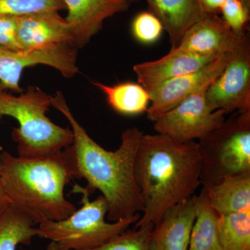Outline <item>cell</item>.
<instances>
[{
	"mask_svg": "<svg viewBox=\"0 0 250 250\" xmlns=\"http://www.w3.org/2000/svg\"><path fill=\"white\" fill-rule=\"evenodd\" d=\"M51 106L62 113L71 126L73 141L62 151L72 179H83L90 194L99 190L108 205L106 217L115 222L143 211L142 197L134 177V163L143 135L136 126L122 134L116 151L100 146L77 121L63 94L50 96Z\"/></svg>",
	"mask_w": 250,
	"mask_h": 250,
	"instance_id": "obj_1",
	"label": "cell"
},
{
	"mask_svg": "<svg viewBox=\"0 0 250 250\" xmlns=\"http://www.w3.org/2000/svg\"><path fill=\"white\" fill-rule=\"evenodd\" d=\"M198 143H179L160 134H143L134 177L144 209L134 228L155 225L167 208L193 196L201 185Z\"/></svg>",
	"mask_w": 250,
	"mask_h": 250,
	"instance_id": "obj_2",
	"label": "cell"
},
{
	"mask_svg": "<svg viewBox=\"0 0 250 250\" xmlns=\"http://www.w3.org/2000/svg\"><path fill=\"white\" fill-rule=\"evenodd\" d=\"M71 179L62 152L31 158L0 154V182L11 205L36 225L63 220L77 210L64 193Z\"/></svg>",
	"mask_w": 250,
	"mask_h": 250,
	"instance_id": "obj_3",
	"label": "cell"
},
{
	"mask_svg": "<svg viewBox=\"0 0 250 250\" xmlns=\"http://www.w3.org/2000/svg\"><path fill=\"white\" fill-rule=\"evenodd\" d=\"M50 95L36 86L18 96L0 86V120L9 116L19 126L12 131L18 156L41 157L59 154L73 141L70 128L56 125L47 117Z\"/></svg>",
	"mask_w": 250,
	"mask_h": 250,
	"instance_id": "obj_4",
	"label": "cell"
},
{
	"mask_svg": "<svg viewBox=\"0 0 250 250\" xmlns=\"http://www.w3.org/2000/svg\"><path fill=\"white\" fill-rule=\"evenodd\" d=\"M72 192L82 194V207L59 221L45 220L36 227L37 236L59 243L68 250L93 249L111 241L137 223L141 214L115 222L106 221L108 205L103 195L90 200L91 194L78 184Z\"/></svg>",
	"mask_w": 250,
	"mask_h": 250,
	"instance_id": "obj_5",
	"label": "cell"
},
{
	"mask_svg": "<svg viewBox=\"0 0 250 250\" xmlns=\"http://www.w3.org/2000/svg\"><path fill=\"white\" fill-rule=\"evenodd\" d=\"M201 185L209 188L231 176L250 172V110L233 112L198 143Z\"/></svg>",
	"mask_w": 250,
	"mask_h": 250,
	"instance_id": "obj_6",
	"label": "cell"
},
{
	"mask_svg": "<svg viewBox=\"0 0 250 250\" xmlns=\"http://www.w3.org/2000/svg\"><path fill=\"white\" fill-rule=\"evenodd\" d=\"M206 100L212 111L226 114L250 110L249 31L241 36L223 72L208 85Z\"/></svg>",
	"mask_w": 250,
	"mask_h": 250,
	"instance_id": "obj_7",
	"label": "cell"
},
{
	"mask_svg": "<svg viewBox=\"0 0 250 250\" xmlns=\"http://www.w3.org/2000/svg\"><path fill=\"white\" fill-rule=\"evenodd\" d=\"M209 85L195 92L154 122L156 132L177 142L187 143L200 141L218 128L226 119L227 114L220 110L212 111L208 106L206 92Z\"/></svg>",
	"mask_w": 250,
	"mask_h": 250,
	"instance_id": "obj_8",
	"label": "cell"
},
{
	"mask_svg": "<svg viewBox=\"0 0 250 250\" xmlns=\"http://www.w3.org/2000/svg\"><path fill=\"white\" fill-rule=\"evenodd\" d=\"M229 56V53L224 54L200 70L174 77L159 85L149 93L147 119L154 123L192 94L209 85L223 72Z\"/></svg>",
	"mask_w": 250,
	"mask_h": 250,
	"instance_id": "obj_9",
	"label": "cell"
},
{
	"mask_svg": "<svg viewBox=\"0 0 250 250\" xmlns=\"http://www.w3.org/2000/svg\"><path fill=\"white\" fill-rule=\"evenodd\" d=\"M17 39L20 49L24 52L66 44L75 46L70 24L57 11L18 17Z\"/></svg>",
	"mask_w": 250,
	"mask_h": 250,
	"instance_id": "obj_10",
	"label": "cell"
},
{
	"mask_svg": "<svg viewBox=\"0 0 250 250\" xmlns=\"http://www.w3.org/2000/svg\"><path fill=\"white\" fill-rule=\"evenodd\" d=\"M134 0H62L65 19L72 28L74 45L81 48L103 29L104 22L127 11Z\"/></svg>",
	"mask_w": 250,
	"mask_h": 250,
	"instance_id": "obj_11",
	"label": "cell"
},
{
	"mask_svg": "<svg viewBox=\"0 0 250 250\" xmlns=\"http://www.w3.org/2000/svg\"><path fill=\"white\" fill-rule=\"evenodd\" d=\"M220 57L197 55L171 47L170 52L161 58L136 64L133 69L138 83L150 93L164 82L200 70Z\"/></svg>",
	"mask_w": 250,
	"mask_h": 250,
	"instance_id": "obj_12",
	"label": "cell"
},
{
	"mask_svg": "<svg viewBox=\"0 0 250 250\" xmlns=\"http://www.w3.org/2000/svg\"><path fill=\"white\" fill-rule=\"evenodd\" d=\"M195 217V195L167 208L153 227L150 250H188Z\"/></svg>",
	"mask_w": 250,
	"mask_h": 250,
	"instance_id": "obj_13",
	"label": "cell"
},
{
	"mask_svg": "<svg viewBox=\"0 0 250 250\" xmlns=\"http://www.w3.org/2000/svg\"><path fill=\"white\" fill-rule=\"evenodd\" d=\"M243 35L235 34L218 15L207 14L186 32L177 47L197 55L222 56L232 52Z\"/></svg>",
	"mask_w": 250,
	"mask_h": 250,
	"instance_id": "obj_14",
	"label": "cell"
},
{
	"mask_svg": "<svg viewBox=\"0 0 250 250\" xmlns=\"http://www.w3.org/2000/svg\"><path fill=\"white\" fill-rule=\"evenodd\" d=\"M65 62V52L60 47L31 52L0 49V86L4 90L22 93L20 83L24 69L45 65L60 70Z\"/></svg>",
	"mask_w": 250,
	"mask_h": 250,
	"instance_id": "obj_15",
	"label": "cell"
},
{
	"mask_svg": "<svg viewBox=\"0 0 250 250\" xmlns=\"http://www.w3.org/2000/svg\"><path fill=\"white\" fill-rule=\"evenodd\" d=\"M149 11L162 23L170 38L171 47H177L186 32L205 17L200 0H146Z\"/></svg>",
	"mask_w": 250,
	"mask_h": 250,
	"instance_id": "obj_16",
	"label": "cell"
},
{
	"mask_svg": "<svg viewBox=\"0 0 250 250\" xmlns=\"http://www.w3.org/2000/svg\"><path fill=\"white\" fill-rule=\"evenodd\" d=\"M204 188L218 215L250 209V172L226 177L218 184Z\"/></svg>",
	"mask_w": 250,
	"mask_h": 250,
	"instance_id": "obj_17",
	"label": "cell"
},
{
	"mask_svg": "<svg viewBox=\"0 0 250 250\" xmlns=\"http://www.w3.org/2000/svg\"><path fill=\"white\" fill-rule=\"evenodd\" d=\"M195 202L196 217L188 250H223L219 238V215L210 205L205 188L195 195Z\"/></svg>",
	"mask_w": 250,
	"mask_h": 250,
	"instance_id": "obj_18",
	"label": "cell"
},
{
	"mask_svg": "<svg viewBox=\"0 0 250 250\" xmlns=\"http://www.w3.org/2000/svg\"><path fill=\"white\" fill-rule=\"evenodd\" d=\"M92 83L104 94L108 105L120 114L136 116L146 113L150 104V95L139 83L122 82L113 85L98 82Z\"/></svg>",
	"mask_w": 250,
	"mask_h": 250,
	"instance_id": "obj_19",
	"label": "cell"
},
{
	"mask_svg": "<svg viewBox=\"0 0 250 250\" xmlns=\"http://www.w3.org/2000/svg\"><path fill=\"white\" fill-rule=\"evenodd\" d=\"M36 224L11 205L0 216V250H16L20 244L30 246L37 236Z\"/></svg>",
	"mask_w": 250,
	"mask_h": 250,
	"instance_id": "obj_20",
	"label": "cell"
},
{
	"mask_svg": "<svg viewBox=\"0 0 250 250\" xmlns=\"http://www.w3.org/2000/svg\"><path fill=\"white\" fill-rule=\"evenodd\" d=\"M218 227L223 250H250V209L219 215Z\"/></svg>",
	"mask_w": 250,
	"mask_h": 250,
	"instance_id": "obj_21",
	"label": "cell"
},
{
	"mask_svg": "<svg viewBox=\"0 0 250 250\" xmlns=\"http://www.w3.org/2000/svg\"><path fill=\"white\" fill-rule=\"evenodd\" d=\"M154 225L127 229L103 246L87 250H150L149 236Z\"/></svg>",
	"mask_w": 250,
	"mask_h": 250,
	"instance_id": "obj_22",
	"label": "cell"
},
{
	"mask_svg": "<svg viewBox=\"0 0 250 250\" xmlns=\"http://www.w3.org/2000/svg\"><path fill=\"white\" fill-rule=\"evenodd\" d=\"M66 9L62 0H0V14L20 16Z\"/></svg>",
	"mask_w": 250,
	"mask_h": 250,
	"instance_id": "obj_23",
	"label": "cell"
},
{
	"mask_svg": "<svg viewBox=\"0 0 250 250\" xmlns=\"http://www.w3.org/2000/svg\"><path fill=\"white\" fill-rule=\"evenodd\" d=\"M164 29L159 18L150 11L136 15L131 24L135 39L143 44H152L160 39Z\"/></svg>",
	"mask_w": 250,
	"mask_h": 250,
	"instance_id": "obj_24",
	"label": "cell"
},
{
	"mask_svg": "<svg viewBox=\"0 0 250 250\" xmlns=\"http://www.w3.org/2000/svg\"><path fill=\"white\" fill-rule=\"evenodd\" d=\"M250 9L241 0H227L222 7L220 14L225 23L238 36L243 35L248 31L250 21Z\"/></svg>",
	"mask_w": 250,
	"mask_h": 250,
	"instance_id": "obj_25",
	"label": "cell"
},
{
	"mask_svg": "<svg viewBox=\"0 0 250 250\" xmlns=\"http://www.w3.org/2000/svg\"><path fill=\"white\" fill-rule=\"evenodd\" d=\"M18 17L0 14V49L21 51L18 45Z\"/></svg>",
	"mask_w": 250,
	"mask_h": 250,
	"instance_id": "obj_26",
	"label": "cell"
},
{
	"mask_svg": "<svg viewBox=\"0 0 250 250\" xmlns=\"http://www.w3.org/2000/svg\"><path fill=\"white\" fill-rule=\"evenodd\" d=\"M227 0H200L202 9L206 14H220L222 7Z\"/></svg>",
	"mask_w": 250,
	"mask_h": 250,
	"instance_id": "obj_27",
	"label": "cell"
},
{
	"mask_svg": "<svg viewBox=\"0 0 250 250\" xmlns=\"http://www.w3.org/2000/svg\"><path fill=\"white\" fill-rule=\"evenodd\" d=\"M10 205H11V202H10L9 198L3 188L1 182H0V216L6 211Z\"/></svg>",
	"mask_w": 250,
	"mask_h": 250,
	"instance_id": "obj_28",
	"label": "cell"
},
{
	"mask_svg": "<svg viewBox=\"0 0 250 250\" xmlns=\"http://www.w3.org/2000/svg\"><path fill=\"white\" fill-rule=\"evenodd\" d=\"M43 250H68L65 247L61 246L59 243H55V242L51 241L50 243L47 245L45 249Z\"/></svg>",
	"mask_w": 250,
	"mask_h": 250,
	"instance_id": "obj_29",
	"label": "cell"
},
{
	"mask_svg": "<svg viewBox=\"0 0 250 250\" xmlns=\"http://www.w3.org/2000/svg\"><path fill=\"white\" fill-rule=\"evenodd\" d=\"M242 2L247 7L249 8L250 9V0H241Z\"/></svg>",
	"mask_w": 250,
	"mask_h": 250,
	"instance_id": "obj_30",
	"label": "cell"
}]
</instances>
